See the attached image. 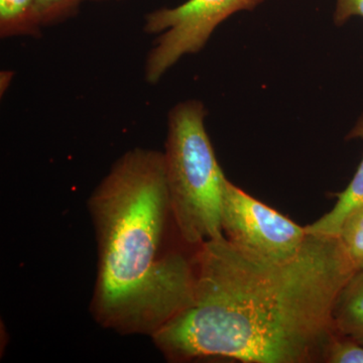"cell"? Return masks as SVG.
I'll return each mask as SVG.
<instances>
[{"instance_id":"obj_3","label":"cell","mask_w":363,"mask_h":363,"mask_svg":"<svg viewBox=\"0 0 363 363\" xmlns=\"http://www.w3.org/2000/svg\"><path fill=\"white\" fill-rule=\"evenodd\" d=\"M206 109L198 100L172 108L164 161L172 209L183 240L199 247L224 238L221 204L228 179L205 128Z\"/></svg>"},{"instance_id":"obj_5","label":"cell","mask_w":363,"mask_h":363,"mask_svg":"<svg viewBox=\"0 0 363 363\" xmlns=\"http://www.w3.org/2000/svg\"><path fill=\"white\" fill-rule=\"evenodd\" d=\"M221 226L231 245L262 259H292L304 245L305 227L226 182L221 204Z\"/></svg>"},{"instance_id":"obj_8","label":"cell","mask_w":363,"mask_h":363,"mask_svg":"<svg viewBox=\"0 0 363 363\" xmlns=\"http://www.w3.org/2000/svg\"><path fill=\"white\" fill-rule=\"evenodd\" d=\"M35 0H0V32L2 37L35 35L32 13Z\"/></svg>"},{"instance_id":"obj_7","label":"cell","mask_w":363,"mask_h":363,"mask_svg":"<svg viewBox=\"0 0 363 363\" xmlns=\"http://www.w3.org/2000/svg\"><path fill=\"white\" fill-rule=\"evenodd\" d=\"M332 316L339 335L363 345V269L355 272L342 286Z\"/></svg>"},{"instance_id":"obj_6","label":"cell","mask_w":363,"mask_h":363,"mask_svg":"<svg viewBox=\"0 0 363 363\" xmlns=\"http://www.w3.org/2000/svg\"><path fill=\"white\" fill-rule=\"evenodd\" d=\"M363 140V114L350 131L346 140ZM363 204V157L359 166L345 190L337 194V202L314 223L305 227L306 233L338 236L343 221L355 208Z\"/></svg>"},{"instance_id":"obj_9","label":"cell","mask_w":363,"mask_h":363,"mask_svg":"<svg viewBox=\"0 0 363 363\" xmlns=\"http://www.w3.org/2000/svg\"><path fill=\"white\" fill-rule=\"evenodd\" d=\"M338 238L357 271L363 269V204L346 217Z\"/></svg>"},{"instance_id":"obj_1","label":"cell","mask_w":363,"mask_h":363,"mask_svg":"<svg viewBox=\"0 0 363 363\" xmlns=\"http://www.w3.org/2000/svg\"><path fill=\"white\" fill-rule=\"evenodd\" d=\"M355 272L338 236L308 233L283 262L242 252L225 236L206 241L196 253L193 302L150 338L172 362L326 359L339 335L334 303Z\"/></svg>"},{"instance_id":"obj_11","label":"cell","mask_w":363,"mask_h":363,"mask_svg":"<svg viewBox=\"0 0 363 363\" xmlns=\"http://www.w3.org/2000/svg\"><path fill=\"white\" fill-rule=\"evenodd\" d=\"M326 360L331 363H363V345L338 335L329 347Z\"/></svg>"},{"instance_id":"obj_2","label":"cell","mask_w":363,"mask_h":363,"mask_svg":"<svg viewBox=\"0 0 363 363\" xmlns=\"http://www.w3.org/2000/svg\"><path fill=\"white\" fill-rule=\"evenodd\" d=\"M88 209L98 257L93 319L121 335L152 337L191 305L196 279L197 252L178 245L185 240L172 209L164 154L126 152L93 191Z\"/></svg>"},{"instance_id":"obj_4","label":"cell","mask_w":363,"mask_h":363,"mask_svg":"<svg viewBox=\"0 0 363 363\" xmlns=\"http://www.w3.org/2000/svg\"><path fill=\"white\" fill-rule=\"evenodd\" d=\"M264 0H188L145 16V30L157 33L145 63V78L156 84L186 55L201 51L217 26L233 14L252 11Z\"/></svg>"},{"instance_id":"obj_12","label":"cell","mask_w":363,"mask_h":363,"mask_svg":"<svg viewBox=\"0 0 363 363\" xmlns=\"http://www.w3.org/2000/svg\"><path fill=\"white\" fill-rule=\"evenodd\" d=\"M353 16L363 18V0H336L333 14L336 26H343Z\"/></svg>"},{"instance_id":"obj_10","label":"cell","mask_w":363,"mask_h":363,"mask_svg":"<svg viewBox=\"0 0 363 363\" xmlns=\"http://www.w3.org/2000/svg\"><path fill=\"white\" fill-rule=\"evenodd\" d=\"M82 0H35L32 23L35 32L43 25L54 23L69 16Z\"/></svg>"}]
</instances>
